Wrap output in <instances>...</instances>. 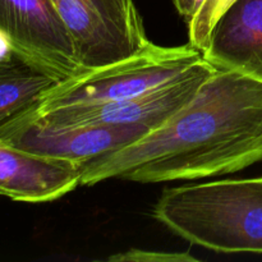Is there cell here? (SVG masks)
I'll return each mask as SVG.
<instances>
[{
    "mask_svg": "<svg viewBox=\"0 0 262 262\" xmlns=\"http://www.w3.org/2000/svg\"><path fill=\"white\" fill-rule=\"evenodd\" d=\"M262 160V81L216 71L196 96L143 137L81 164V186L224 176Z\"/></svg>",
    "mask_w": 262,
    "mask_h": 262,
    "instance_id": "1",
    "label": "cell"
},
{
    "mask_svg": "<svg viewBox=\"0 0 262 262\" xmlns=\"http://www.w3.org/2000/svg\"><path fill=\"white\" fill-rule=\"evenodd\" d=\"M154 216L192 245L224 253H262V177L166 189Z\"/></svg>",
    "mask_w": 262,
    "mask_h": 262,
    "instance_id": "2",
    "label": "cell"
},
{
    "mask_svg": "<svg viewBox=\"0 0 262 262\" xmlns=\"http://www.w3.org/2000/svg\"><path fill=\"white\" fill-rule=\"evenodd\" d=\"M202 58L201 51L189 42L166 48L150 41L143 50L129 58L60 81L25 112L42 114L140 96L173 81Z\"/></svg>",
    "mask_w": 262,
    "mask_h": 262,
    "instance_id": "3",
    "label": "cell"
},
{
    "mask_svg": "<svg viewBox=\"0 0 262 262\" xmlns=\"http://www.w3.org/2000/svg\"><path fill=\"white\" fill-rule=\"evenodd\" d=\"M84 71L109 66L150 43L133 0H51Z\"/></svg>",
    "mask_w": 262,
    "mask_h": 262,
    "instance_id": "4",
    "label": "cell"
},
{
    "mask_svg": "<svg viewBox=\"0 0 262 262\" xmlns=\"http://www.w3.org/2000/svg\"><path fill=\"white\" fill-rule=\"evenodd\" d=\"M215 71L216 68L202 58L173 81L140 96L92 106L64 107L42 114L22 112L17 115L55 127L143 124L154 129L186 106Z\"/></svg>",
    "mask_w": 262,
    "mask_h": 262,
    "instance_id": "5",
    "label": "cell"
},
{
    "mask_svg": "<svg viewBox=\"0 0 262 262\" xmlns=\"http://www.w3.org/2000/svg\"><path fill=\"white\" fill-rule=\"evenodd\" d=\"M0 32L18 56L60 81L84 72L51 0H0Z\"/></svg>",
    "mask_w": 262,
    "mask_h": 262,
    "instance_id": "6",
    "label": "cell"
},
{
    "mask_svg": "<svg viewBox=\"0 0 262 262\" xmlns=\"http://www.w3.org/2000/svg\"><path fill=\"white\" fill-rule=\"evenodd\" d=\"M150 130L143 124L55 127L15 115L0 125V140L33 155L82 164L124 147Z\"/></svg>",
    "mask_w": 262,
    "mask_h": 262,
    "instance_id": "7",
    "label": "cell"
},
{
    "mask_svg": "<svg viewBox=\"0 0 262 262\" xmlns=\"http://www.w3.org/2000/svg\"><path fill=\"white\" fill-rule=\"evenodd\" d=\"M81 184V164L45 158L0 140V194L13 201L49 202Z\"/></svg>",
    "mask_w": 262,
    "mask_h": 262,
    "instance_id": "8",
    "label": "cell"
},
{
    "mask_svg": "<svg viewBox=\"0 0 262 262\" xmlns=\"http://www.w3.org/2000/svg\"><path fill=\"white\" fill-rule=\"evenodd\" d=\"M202 56L215 68L262 81V0H237L215 25Z\"/></svg>",
    "mask_w": 262,
    "mask_h": 262,
    "instance_id": "9",
    "label": "cell"
},
{
    "mask_svg": "<svg viewBox=\"0 0 262 262\" xmlns=\"http://www.w3.org/2000/svg\"><path fill=\"white\" fill-rule=\"evenodd\" d=\"M60 79L17 54L0 60V125L32 106Z\"/></svg>",
    "mask_w": 262,
    "mask_h": 262,
    "instance_id": "10",
    "label": "cell"
},
{
    "mask_svg": "<svg viewBox=\"0 0 262 262\" xmlns=\"http://www.w3.org/2000/svg\"><path fill=\"white\" fill-rule=\"evenodd\" d=\"M237 0H204L188 22L189 43L204 51L217 20Z\"/></svg>",
    "mask_w": 262,
    "mask_h": 262,
    "instance_id": "11",
    "label": "cell"
},
{
    "mask_svg": "<svg viewBox=\"0 0 262 262\" xmlns=\"http://www.w3.org/2000/svg\"><path fill=\"white\" fill-rule=\"evenodd\" d=\"M106 260L114 262H188L199 261V258L188 252H160L130 248L124 252L109 256Z\"/></svg>",
    "mask_w": 262,
    "mask_h": 262,
    "instance_id": "12",
    "label": "cell"
},
{
    "mask_svg": "<svg viewBox=\"0 0 262 262\" xmlns=\"http://www.w3.org/2000/svg\"><path fill=\"white\" fill-rule=\"evenodd\" d=\"M202 2L204 0H174V4H176V8L179 12V14L183 15L188 20L196 13V10L199 9Z\"/></svg>",
    "mask_w": 262,
    "mask_h": 262,
    "instance_id": "13",
    "label": "cell"
},
{
    "mask_svg": "<svg viewBox=\"0 0 262 262\" xmlns=\"http://www.w3.org/2000/svg\"><path fill=\"white\" fill-rule=\"evenodd\" d=\"M13 54H14V51H13V48L12 45H10L9 40L5 37L4 33L0 32V60L9 58Z\"/></svg>",
    "mask_w": 262,
    "mask_h": 262,
    "instance_id": "14",
    "label": "cell"
}]
</instances>
